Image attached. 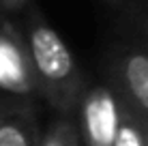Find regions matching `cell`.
<instances>
[{
  "label": "cell",
  "instance_id": "cell-1",
  "mask_svg": "<svg viewBox=\"0 0 148 146\" xmlns=\"http://www.w3.org/2000/svg\"><path fill=\"white\" fill-rule=\"evenodd\" d=\"M24 17V45L32 69L37 95L54 108L56 114H75V105L86 86L73 52L47 19L30 4Z\"/></svg>",
  "mask_w": 148,
  "mask_h": 146
},
{
  "label": "cell",
  "instance_id": "cell-2",
  "mask_svg": "<svg viewBox=\"0 0 148 146\" xmlns=\"http://www.w3.org/2000/svg\"><path fill=\"white\" fill-rule=\"evenodd\" d=\"M122 112V97L110 82L88 84L75 105L79 146H112Z\"/></svg>",
  "mask_w": 148,
  "mask_h": 146
},
{
  "label": "cell",
  "instance_id": "cell-3",
  "mask_svg": "<svg viewBox=\"0 0 148 146\" xmlns=\"http://www.w3.org/2000/svg\"><path fill=\"white\" fill-rule=\"evenodd\" d=\"M108 82L116 93L148 120V49L137 45L116 47L110 56Z\"/></svg>",
  "mask_w": 148,
  "mask_h": 146
},
{
  "label": "cell",
  "instance_id": "cell-4",
  "mask_svg": "<svg viewBox=\"0 0 148 146\" xmlns=\"http://www.w3.org/2000/svg\"><path fill=\"white\" fill-rule=\"evenodd\" d=\"M0 90L9 95V99L22 101H30V97L37 95L22 30L7 19L0 22Z\"/></svg>",
  "mask_w": 148,
  "mask_h": 146
},
{
  "label": "cell",
  "instance_id": "cell-5",
  "mask_svg": "<svg viewBox=\"0 0 148 146\" xmlns=\"http://www.w3.org/2000/svg\"><path fill=\"white\" fill-rule=\"evenodd\" d=\"M39 116L32 101L0 99V146H39Z\"/></svg>",
  "mask_w": 148,
  "mask_h": 146
},
{
  "label": "cell",
  "instance_id": "cell-6",
  "mask_svg": "<svg viewBox=\"0 0 148 146\" xmlns=\"http://www.w3.org/2000/svg\"><path fill=\"white\" fill-rule=\"evenodd\" d=\"M112 146H148V120L122 99V112Z\"/></svg>",
  "mask_w": 148,
  "mask_h": 146
},
{
  "label": "cell",
  "instance_id": "cell-7",
  "mask_svg": "<svg viewBox=\"0 0 148 146\" xmlns=\"http://www.w3.org/2000/svg\"><path fill=\"white\" fill-rule=\"evenodd\" d=\"M39 146H79L75 114H56L47 129L41 133Z\"/></svg>",
  "mask_w": 148,
  "mask_h": 146
},
{
  "label": "cell",
  "instance_id": "cell-8",
  "mask_svg": "<svg viewBox=\"0 0 148 146\" xmlns=\"http://www.w3.org/2000/svg\"><path fill=\"white\" fill-rule=\"evenodd\" d=\"M30 4V0H0V11L4 15H22Z\"/></svg>",
  "mask_w": 148,
  "mask_h": 146
},
{
  "label": "cell",
  "instance_id": "cell-9",
  "mask_svg": "<svg viewBox=\"0 0 148 146\" xmlns=\"http://www.w3.org/2000/svg\"><path fill=\"white\" fill-rule=\"evenodd\" d=\"M142 28H144V34H146V39H148V13H146V17L142 19Z\"/></svg>",
  "mask_w": 148,
  "mask_h": 146
},
{
  "label": "cell",
  "instance_id": "cell-10",
  "mask_svg": "<svg viewBox=\"0 0 148 146\" xmlns=\"http://www.w3.org/2000/svg\"><path fill=\"white\" fill-rule=\"evenodd\" d=\"M105 2H110V4H120V2H125V0H105Z\"/></svg>",
  "mask_w": 148,
  "mask_h": 146
}]
</instances>
